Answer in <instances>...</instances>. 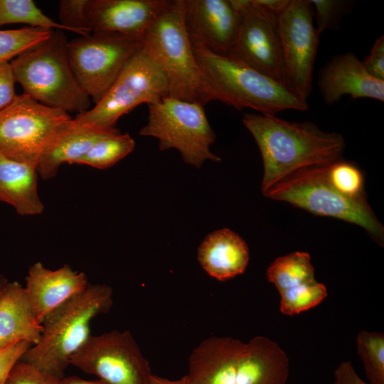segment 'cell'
Wrapping results in <instances>:
<instances>
[{"label":"cell","instance_id":"836d02e7","mask_svg":"<svg viewBox=\"0 0 384 384\" xmlns=\"http://www.w3.org/2000/svg\"><path fill=\"white\" fill-rule=\"evenodd\" d=\"M32 344L27 341H18L0 350V384H5L14 366Z\"/></svg>","mask_w":384,"mask_h":384},{"label":"cell","instance_id":"d4e9b609","mask_svg":"<svg viewBox=\"0 0 384 384\" xmlns=\"http://www.w3.org/2000/svg\"><path fill=\"white\" fill-rule=\"evenodd\" d=\"M134 146L135 142L129 134L114 129L101 136L75 164L107 169L130 154Z\"/></svg>","mask_w":384,"mask_h":384},{"label":"cell","instance_id":"277c9868","mask_svg":"<svg viewBox=\"0 0 384 384\" xmlns=\"http://www.w3.org/2000/svg\"><path fill=\"white\" fill-rule=\"evenodd\" d=\"M62 30L11 61L16 82L24 93L50 107L77 114L90 110L91 99L79 85L68 56Z\"/></svg>","mask_w":384,"mask_h":384},{"label":"cell","instance_id":"83f0119b","mask_svg":"<svg viewBox=\"0 0 384 384\" xmlns=\"http://www.w3.org/2000/svg\"><path fill=\"white\" fill-rule=\"evenodd\" d=\"M53 31L50 28L31 26L0 30V62H9L37 46L47 39Z\"/></svg>","mask_w":384,"mask_h":384},{"label":"cell","instance_id":"4dcf8cb0","mask_svg":"<svg viewBox=\"0 0 384 384\" xmlns=\"http://www.w3.org/2000/svg\"><path fill=\"white\" fill-rule=\"evenodd\" d=\"M314 7L316 29L320 35L326 30H337L339 22L353 7V1L310 0Z\"/></svg>","mask_w":384,"mask_h":384},{"label":"cell","instance_id":"f35d334b","mask_svg":"<svg viewBox=\"0 0 384 384\" xmlns=\"http://www.w3.org/2000/svg\"><path fill=\"white\" fill-rule=\"evenodd\" d=\"M146 384H188L186 375L178 380H169L151 374Z\"/></svg>","mask_w":384,"mask_h":384},{"label":"cell","instance_id":"9a60e30c","mask_svg":"<svg viewBox=\"0 0 384 384\" xmlns=\"http://www.w3.org/2000/svg\"><path fill=\"white\" fill-rule=\"evenodd\" d=\"M169 0H87L85 14L92 31H107L139 41Z\"/></svg>","mask_w":384,"mask_h":384},{"label":"cell","instance_id":"cb8c5ba5","mask_svg":"<svg viewBox=\"0 0 384 384\" xmlns=\"http://www.w3.org/2000/svg\"><path fill=\"white\" fill-rule=\"evenodd\" d=\"M267 279L279 293L316 280L309 253L294 252L277 257L267 269Z\"/></svg>","mask_w":384,"mask_h":384},{"label":"cell","instance_id":"484cf974","mask_svg":"<svg viewBox=\"0 0 384 384\" xmlns=\"http://www.w3.org/2000/svg\"><path fill=\"white\" fill-rule=\"evenodd\" d=\"M10 23L67 31L46 16L32 0H0V26Z\"/></svg>","mask_w":384,"mask_h":384},{"label":"cell","instance_id":"4316f807","mask_svg":"<svg viewBox=\"0 0 384 384\" xmlns=\"http://www.w3.org/2000/svg\"><path fill=\"white\" fill-rule=\"evenodd\" d=\"M360 356L370 384H384V335L362 330L356 338Z\"/></svg>","mask_w":384,"mask_h":384},{"label":"cell","instance_id":"603a6c76","mask_svg":"<svg viewBox=\"0 0 384 384\" xmlns=\"http://www.w3.org/2000/svg\"><path fill=\"white\" fill-rule=\"evenodd\" d=\"M112 129H100L73 119L70 126L41 157L37 166L38 174L43 179L54 177L63 164H75L101 136Z\"/></svg>","mask_w":384,"mask_h":384},{"label":"cell","instance_id":"8d00e7d4","mask_svg":"<svg viewBox=\"0 0 384 384\" xmlns=\"http://www.w3.org/2000/svg\"><path fill=\"white\" fill-rule=\"evenodd\" d=\"M334 384H370L363 381L356 373L349 361L339 364L334 371Z\"/></svg>","mask_w":384,"mask_h":384},{"label":"cell","instance_id":"74e56055","mask_svg":"<svg viewBox=\"0 0 384 384\" xmlns=\"http://www.w3.org/2000/svg\"><path fill=\"white\" fill-rule=\"evenodd\" d=\"M58 384H110L101 379L85 380L77 376H64L59 380Z\"/></svg>","mask_w":384,"mask_h":384},{"label":"cell","instance_id":"d590c367","mask_svg":"<svg viewBox=\"0 0 384 384\" xmlns=\"http://www.w3.org/2000/svg\"><path fill=\"white\" fill-rule=\"evenodd\" d=\"M16 82L11 63L0 62V110L6 108L14 100Z\"/></svg>","mask_w":384,"mask_h":384},{"label":"cell","instance_id":"6da1fadb","mask_svg":"<svg viewBox=\"0 0 384 384\" xmlns=\"http://www.w3.org/2000/svg\"><path fill=\"white\" fill-rule=\"evenodd\" d=\"M242 121L262 156L263 195L299 170L328 166L342 159L345 141L341 134L324 132L313 122L249 112L243 114Z\"/></svg>","mask_w":384,"mask_h":384},{"label":"cell","instance_id":"7402d4cb","mask_svg":"<svg viewBox=\"0 0 384 384\" xmlns=\"http://www.w3.org/2000/svg\"><path fill=\"white\" fill-rule=\"evenodd\" d=\"M37 165L0 152V201L21 215L41 214L44 206L38 192Z\"/></svg>","mask_w":384,"mask_h":384},{"label":"cell","instance_id":"7c38bea8","mask_svg":"<svg viewBox=\"0 0 384 384\" xmlns=\"http://www.w3.org/2000/svg\"><path fill=\"white\" fill-rule=\"evenodd\" d=\"M70 365L110 384H146L151 374L129 331L90 335L72 356Z\"/></svg>","mask_w":384,"mask_h":384},{"label":"cell","instance_id":"d6986e66","mask_svg":"<svg viewBox=\"0 0 384 384\" xmlns=\"http://www.w3.org/2000/svg\"><path fill=\"white\" fill-rule=\"evenodd\" d=\"M289 366L286 353L276 342L257 336L245 343L235 384H287Z\"/></svg>","mask_w":384,"mask_h":384},{"label":"cell","instance_id":"ba28073f","mask_svg":"<svg viewBox=\"0 0 384 384\" xmlns=\"http://www.w3.org/2000/svg\"><path fill=\"white\" fill-rule=\"evenodd\" d=\"M69 113L23 93L0 110V152L35 164L71 124Z\"/></svg>","mask_w":384,"mask_h":384},{"label":"cell","instance_id":"7a4b0ae2","mask_svg":"<svg viewBox=\"0 0 384 384\" xmlns=\"http://www.w3.org/2000/svg\"><path fill=\"white\" fill-rule=\"evenodd\" d=\"M202 74L201 104L220 101L238 110L250 108L262 114L285 110L306 111L308 103L286 87L228 55L193 47Z\"/></svg>","mask_w":384,"mask_h":384},{"label":"cell","instance_id":"8fae6325","mask_svg":"<svg viewBox=\"0 0 384 384\" xmlns=\"http://www.w3.org/2000/svg\"><path fill=\"white\" fill-rule=\"evenodd\" d=\"M310 0H290L279 16L283 85L294 96L307 102L319 34L313 23Z\"/></svg>","mask_w":384,"mask_h":384},{"label":"cell","instance_id":"52a82bcc","mask_svg":"<svg viewBox=\"0 0 384 384\" xmlns=\"http://www.w3.org/2000/svg\"><path fill=\"white\" fill-rule=\"evenodd\" d=\"M148 107V122L139 134L156 138L160 150L176 149L186 163L196 168L206 160H221L210 149L215 134L203 105L168 95Z\"/></svg>","mask_w":384,"mask_h":384},{"label":"cell","instance_id":"1f68e13d","mask_svg":"<svg viewBox=\"0 0 384 384\" xmlns=\"http://www.w3.org/2000/svg\"><path fill=\"white\" fill-rule=\"evenodd\" d=\"M87 0H61L58 7V23L67 31L85 36L92 32L89 26L85 6Z\"/></svg>","mask_w":384,"mask_h":384},{"label":"cell","instance_id":"f1b7e54d","mask_svg":"<svg viewBox=\"0 0 384 384\" xmlns=\"http://www.w3.org/2000/svg\"><path fill=\"white\" fill-rule=\"evenodd\" d=\"M280 311L294 315L319 304L327 296L326 286L316 280L304 283L279 293Z\"/></svg>","mask_w":384,"mask_h":384},{"label":"cell","instance_id":"4fadbf2b","mask_svg":"<svg viewBox=\"0 0 384 384\" xmlns=\"http://www.w3.org/2000/svg\"><path fill=\"white\" fill-rule=\"evenodd\" d=\"M241 14L240 27L228 56L283 84L279 15L256 0H232Z\"/></svg>","mask_w":384,"mask_h":384},{"label":"cell","instance_id":"ac0fdd59","mask_svg":"<svg viewBox=\"0 0 384 384\" xmlns=\"http://www.w3.org/2000/svg\"><path fill=\"white\" fill-rule=\"evenodd\" d=\"M245 343L231 337L212 336L189 356L188 384H235L238 364Z\"/></svg>","mask_w":384,"mask_h":384},{"label":"cell","instance_id":"3957f363","mask_svg":"<svg viewBox=\"0 0 384 384\" xmlns=\"http://www.w3.org/2000/svg\"><path fill=\"white\" fill-rule=\"evenodd\" d=\"M112 304L110 287L90 284L83 292L44 320L39 341L20 360L50 375L63 378L70 358L90 336L92 320L107 313Z\"/></svg>","mask_w":384,"mask_h":384},{"label":"cell","instance_id":"2e32d148","mask_svg":"<svg viewBox=\"0 0 384 384\" xmlns=\"http://www.w3.org/2000/svg\"><path fill=\"white\" fill-rule=\"evenodd\" d=\"M317 85L324 102L329 105L344 95L384 101V80L371 76L351 52L333 56L320 69Z\"/></svg>","mask_w":384,"mask_h":384},{"label":"cell","instance_id":"44dd1931","mask_svg":"<svg viewBox=\"0 0 384 384\" xmlns=\"http://www.w3.org/2000/svg\"><path fill=\"white\" fill-rule=\"evenodd\" d=\"M249 259V249L245 241L228 228L208 234L198 250V260L203 269L219 281L242 274Z\"/></svg>","mask_w":384,"mask_h":384},{"label":"cell","instance_id":"d6a6232c","mask_svg":"<svg viewBox=\"0 0 384 384\" xmlns=\"http://www.w3.org/2000/svg\"><path fill=\"white\" fill-rule=\"evenodd\" d=\"M59 380L19 360L11 369L5 384H58Z\"/></svg>","mask_w":384,"mask_h":384},{"label":"cell","instance_id":"ffe728a7","mask_svg":"<svg viewBox=\"0 0 384 384\" xmlns=\"http://www.w3.org/2000/svg\"><path fill=\"white\" fill-rule=\"evenodd\" d=\"M42 332L43 324L35 316L25 287L8 282L0 294V350L23 341L33 346Z\"/></svg>","mask_w":384,"mask_h":384},{"label":"cell","instance_id":"f546056e","mask_svg":"<svg viewBox=\"0 0 384 384\" xmlns=\"http://www.w3.org/2000/svg\"><path fill=\"white\" fill-rule=\"evenodd\" d=\"M325 171L329 182L337 191L351 198H366L364 176L354 163L341 159L326 166Z\"/></svg>","mask_w":384,"mask_h":384},{"label":"cell","instance_id":"9c48e42d","mask_svg":"<svg viewBox=\"0 0 384 384\" xmlns=\"http://www.w3.org/2000/svg\"><path fill=\"white\" fill-rule=\"evenodd\" d=\"M169 95L161 66L142 47L127 63L105 96L75 121L103 129H114L117 120L142 103L152 104Z\"/></svg>","mask_w":384,"mask_h":384},{"label":"cell","instance_id":"8992f818","mask_svg":"<svg viewBox=\"0 0 384 384\" xmlns=\"http://www.w3.org/2000/svg\"><path fill=\"white\" fill-rule=\"evenodd\" d=\"M183 13L184 0H169L146 32L142 45L163 68L169 96L201 104L202 74L185 28Z\"/></svg>","mask_w":384,"mask_h":384},{"label":"cell","instance_id":"e0dca14e","mask_svg":"<svg viewBox=\"0 0 384 384\" xmlns=\"http://www.w3.org/2000/svg\"><path fill=\"white\" fill-rule=\"evenodd\" d=\"M89 284L84 272L75 271L68 265L51 270L38 262L28 269L25 289L36 317L42 324Z\"/></svg>","mask_w":384,"mask_h":384},{"label":"cell","instance_id":"5b68a950","mask_svg":"<svg viewBox=\"0 0 384 384\" xmlns=\"http://www.w3.org/2000/svg\"><path fill=\"white\" fill-rule=\"evenodd\" d=\"M326 166L299 170L276 184L264 196L288 203L314 215L331 217L361 226L383 246L384 228L366 198H351L337 191L326 178Z\"/></svg>","mask_w":384,"mask_h":384},{"label":"cell","instance_id":"ab89813d","mask_svg":"<svg viewBox=\"0 0 384 384\" xmlns=\"http://www.w3.org/2000/svg\"><path fill=\"white\" fill-rule=\"evenodd\" d=\"M8 282V279L3 274H0V294Z\"/></svg>","mask_w":384,"mask_h":384},{"label":"cell","instance_id":"e575fe53","mask_svg":"<svg viewBox=\"0 0 384 384\" xmlns=\"http://www.w3.org/2000/svg\"><path fill=\"white\" fill-rule=\"evenodd\" d=\"M366 71L373 78L384 80V36L374 42L369 55L362 60Z\"/></svg>","mask_w":384,"mask_h":384},{"label":"cell","instance_id":"5bb4252c","mask_svg":"<svg viewBox=\"0 0 384 384\" xmlns=\"http://www.w3.org/2000/svg\"><path fill=\"white\" fill-rule=\"evenodd\" d=\"M240 20L232 0H184V25L193 47L228 55Z\"/></svg>","mask_w":384,"mask_h":384},{"label":"cell","instance_id":"30bf717a","mask_svg":"<svg viewBox=\"0 0 384 384\" xmlns=\"http://www.w3.org/2000/svg\"><path fill=\"white\" fill-rule=\"evenodd\" d=\"M141 46V41L107 31H92L68 42L73 72L95 105L105 96Z\"/></svg>","mask_w":384,"mask_h":384}]
</instances>
